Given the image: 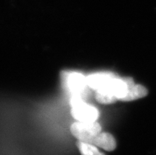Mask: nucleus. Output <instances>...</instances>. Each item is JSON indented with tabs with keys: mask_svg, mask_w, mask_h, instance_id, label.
<instances>
[{
	"mask_svg": "<svg viewBox=\"0 0 156 155\" xmlns=\"http://www.w3.org/2000/svg\"><path fill=\"white\" fill-rule=\"evenodd\" d=\"M77 146L82 155H104L101 151H99L97 146L92 144L78 141Z\"/></svg>",
	"mask_w": 156,
	"mask_h": 155,
	"instance_id": "0eeeda50",
	"label": "nucleus"
},
{
	"mask_svg": "<svg viewBox=\"0 0 156 155\" xmlns=\"http://www.w3.org/2000/svg\"><path fill=\"white\" fill-rule=\"evenodd\" d=\"M71 132L79 141L90 143L94 138L101 132V127L97 121H78L71 126Z\"/></svg>",
	"mask_w": 156,
	"mask_h": 155,
	"instance_id": "f03ea898",
	"label": "nucleus"
},
{
	"mask_svg": "<svg viewBox=\"0 0 156 155\" xmlns=\"http://www.w3.org/2000/svg\"><path fill=\"white\" fill-rule=\"evenodd\" d=\"M116 75L112 73H96L87 77V83L90 88L99 90L105 88Z\"/></svg>",
	"mask_w": 156,
	"mask_h": 155,
	"instance_id": "39448f33",
	"label": "nucleus"
},
{
	"mask_svg": "<svg viewBox=\"0 0 156 155\" xmlns=\"http://www.w3.org/2000/svg\"><path fill=\"white\" fill-rule=\"evenodd\" d=\"M127 83V90L125 96L123 97L121 100L122 101H132L142 98L147 95V90L141 85L135 84L134 80L129 77H124Z\"/></svg>",
	"mask_w": 156,
	"mask_h": 155,
	"instance_id": "20e7f679",
	"label": "nucleus"
},
{
	"mask_svg": "<svg viewBox=\"0 0 156 155\" xmlns=\"http://www.w3.org/2000/svg\"><path fill=\"white\" fill-rule=\"evenodd\" d=\"M62 79L67 90L72 95V98L83 100L88 93V83L85 76L75 72H63Z\"/></svg>",
	"mask_w": 156,
	"mask_h": 155,
	"instance_id": "f257e3e1",
	"label": "nucleus"
},
{
	"mask_svg": "<svg viewBox=\"0 0 156 155\" xmlns=\"http://www.w3.org/2000/svg\"><path fill=\"white\" fill-rule=\"evenodd\" d=\"M71 115L80 122H94L98 117V111L96 108L87 104L83 100L71 98Z\"/></svg>",
	"mask_w": 156,
	"mask_h": 155,
	"instance_id": "7ed1b4c3",
	"label": "nucleus"
},
{
	"mask_svg": "<svg viewBox=\"0 0 156 155\" xmlns=\"http://www.w3.org/2000/svg\"><path fill=\"white\" fill-rule=\"evenodd\" d=\"M96 100L101 104H112L117 100V97L109 93L104 90H97L95 93Z\"/></svg>",
	"mask_w": 156,
	"mask_h": 155,
	"instance_id": "6e6552de",
	"label": "nucleus"
},
{
	"mask_svg": "<svg viewBox=\"0 0 156 155\" xmlns=\"http://www.w3.org/2000/svg\"><path fill=\"white\" fill-rule=\"evenodd\" d=\"M90 144L101 148L107 151H113L117 146V143L114 137L111 134L102 132H100L97 136H95Z\"/></svg>",
	"mask_w": 156,
	"mask_h": 155,
	"instance_id": "423d86ee",
	"label": "nucleus"
}]
</instances>
